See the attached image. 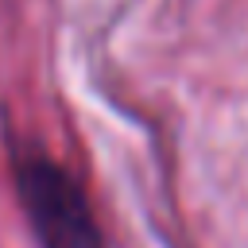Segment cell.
<instances>
[{"mask_svg": "<svg viewBox=\"0 0 248 248\" xmlns=\"http://www.w3.org/2000/svg\"><path fill=\"white\" fill-rule=\"evenodd\" d=\"M4 151L16 202L39 248H105L93 202L66 163H58L35 136L16 132L12 124H4Z\"/></svg>", "mask_w": 248, "mask_h": 248, "instance_id": "6da1fadb", "label": "cell"}]
</instances>
